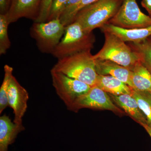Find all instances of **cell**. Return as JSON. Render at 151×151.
<instances>
[{
	"label": "cell",
	"instance_id": "3",
	"mask_svg": "<svg viewBox=\"0 0 151 151\" xmlns=\"http://www.w3.org/2000/svg\"><path fill=\"white\" fill-rule=\"evenodd\" d=\"M95 42V36L92 32H86L81 25L74 22L65 27L64 35L51 54L59 59L91 50Z\"/></svg>",
	"mask_w": 151,
	"mask_h": 151
},
{
	"label": "cell",
	"instance_id": "13",
	"mask_svg": "<svg viewBox=\"0 0 151 151\" xmlns=\"http://www.w3.org/2000/svg\"><path fill=\"white\" fill-rule=\"evenodd\" d=\"M23 125L12 122L8 116L0 117V151H8L9 146L14 142L18 134L24 130Z\"/></svg>",
	"mask_w": 151,
	"mask_h": 151
},
{
	"label": "cell",
	"instance_id": "16",
	"mask_svg": "<svg viewBox=\"0 0 151 151\" xmlns=\"http://www.w3.org/2000/svg\"><path fill=\"white\" fill-rule=\"evenodd\" d=\"M132 70V89L151 93V74L149 70L140 61L135 65Z\"/></svg>",
	"mask_w": 151,
	"mask_h": 151
},
{
	"label": "cell",
	"instance_id": "19",
	"mask_svg": "<svg viewBox=\"0 0 151 151\" xmlns=\"http://www.w3.org/2000/svg\"><path fill=\"white\" fill-rule=\"evenodd\" d=\"M4 76L2 84L0 88V114L7 108L8 105V92L11 81L13 77V68L9 65H6L4 67Z\"/></svg>",
	"mask_w": 151,
	"mask_h": 151
},
{
	"label": "cell",
	"instance_id": "25",
	"mask_svg": "<svg viewBox=\"0 0 151 151\" xmlns=\"http://www.w3.org/2000/svg\"><path fill=\"white\" fill-rule=\"evenodd\" d=\"M143 7L145 9L151 17V0H142L141 2Z\"/></svg>",
	"mask_w": 151,
	"mask_h": 151
},
{
	"label": "cell",
	"instance_id": "7",
	"mask_svg": "<svg viewBox=\"0 0 151 151\" xmlns=\"http://www.w3.org/2000/svg\"><path fill=\"white\" fill-rule=\"evenodd\" d=\"M123 28H141L151 26V17L143 13L136 0H123L116 14L108 22Z\"/></svg>",
	"mask_w": 151,
	"mask_h": 151
},
{
	"label": "cell",
	"instance_id": "2",
	"mask_svg": "<svg viewBox=\"0 0 151 151\" xmlns=\"http://www.w3.org/2000/svg\"><path fill=\"white\" fill-rule=\"evenodd\" d=\"M122 1L123 0H99L81 9L73 22H78L86 32H92L95 29L101 28L108 23L117 13Z\"/></svg>",
	"mask_w": 151,
	"mask_h": 151
},
{
	"label": "cell",
	"instance_id": "5",
	"mask_svg": "<svg viewBox=\"0 0 151 151\" xmlns=\"http://www.w3.org/2000/svg\"><path fill=\"white\" fill-rule=\"evenodd\" d=\"M65 28L60 19H57L46 22H34L30 32L39 50L52 54L64 35Z\"/></svg>",
	"mask_w": 151,
	"mask_h": 151
},
{
	"label": "cell",
	"instance_id": "24",
	"mask_svg": "<svg viewBox=\"0 0 151 151\" xmlns=\"http://www.w3.org/2000/svg\"><path fill=\"white\" fill-rule=\"evenodd\" d=\"M12 0H0V14L6 15L10 8Z\"/></svg>",
	"mask_w": 151,
	"mask_h": 151
},
{
	"label": "cell",
	"instance_id": "27",
	"mask_svg": "<svg viewBox=\"0 0 151 151\" xmlns=\"http://www.w3.org/2000/svg\"><path fill=\"white\" fill-rule=\"evenodd\" d=\"M141 126L144 127V129L146 130L151 138V127H149L147 124H142L141 125Z\"/></svg>",
	"mask_w": 151,
	"mask_h": 151
},
{
	"label": "cell",
	"instance_id": "14",
	"mask_svg": "<svg viewBox=\"0 0 151 151\" xmlns=\"http://www.w3.org/2000/svg\"><path fill=\"white\" fill-rule=\"evenodd\" d=\"M109 95L112 100L135 121L141 125L142 124H147L145 116L140 109L137 101L131 94L119 95L110 94Z\"/></svg>",
	"mask_w": 151,
	"mask_h": 151
},
{
	"label": "cell",
	"instance_id": "6",
	"mask_svg": "<svg viewBox=\"0 0 151 151\" xmlns=\"http://www.w3.org/2000/svg\"><path fill=\"white\" fill-rule=\"evenodd\" d=\"M50 73L52 86L57 94L70 111L78 98L86 94L92 87L84 82L52 69Z\"/></svg>",
	"mask_w": 151,
	"mask_h": 151
},
{
	"label": "cell",
	"instance_id": "22",
	"mask_svg": "<svg viewBox=\"0 0 151 151\" xmlns=\"http://www.w3.org/2000/svg\"><path fill=\"white\" fill-rule=\"evenodd\" d=\"M68 0H52L47 22L60 19L65 11Z\"/></svg>",
	"mask_w": 151,
	"mask_h": 151
},
{
	"label": "cell",
	"instance_id": "11",
	"mask_svg": "<svg viewBox=\"0 0 151 151\" xmlns=\"http://www.w3.org/2000/svg\"><path fill=\"white\" fill-rule=\"evenodd\" d=\"M95 60L96 72L98 75L113 76L132 88V70L111 60Z\"/></svg>",
	"mask_w": 151,
	"mask_h": 151
},
{
	"label": "cell",
	"instance_id": "4",
	"mask_svg": "<svg viewBox=\"0 0 151 151\" xmlns=\"http://www.w3.org/2000/svg\"><path fill=\"white\" fill-rule=\"evenodd\" d=\"M105 42L102 48L94 55V60H110L132 70L140 61L137 54L128 44L114 35L103 32Z\"/></svg>",
	"mask_w": 151,
	"mask_h": 151
},
{
	"label": "cell",
	"instance_id": "12",
	"mask_svg": "<svg viewBox=\"0 0 151 151\" xmlns=\"http://www.w3.org/2000/svg\"><path fill=\"white\" fill-rule=\"evenodd\" d=\"M100 29L103 32L111 33L124 42H139L151 36V26L141 28L128 29L107 23Z\"/></svg>",
	"mask_w": 151,
	"mask_h": 151
},
{
	"label": "cell",
	"instance_id": "18",
	"mask_svg": "<svg viewBox=\"0 0 151 151\" xmlns=\"http://www.w3.org/2000/svg\"><path fill=\"white\" fill-rule=\"evenodd\" d=\"M131 94L137 101L140 109L145 116L147 125L151 127V93L132 89Z\"/></svg>",
	"mask_w": 151,
	"mask_h": 151
},
{
	"label": "cell",
	"instance_id": "8",
	"mask_svg": "<svg viewBox=\"0 0 151 151\" xmlns=\"http://www.w3.org/2000/svg\"><path fill=\"white\" fill-rule=\"evenodd\" d=\"M83 108L109 110L116 113H123L112 101L108 93L97 85L92 86L86 94L78 98L73 105L72 111H76Z\"/></svg>",
	"mask_w": 151,
	"mask_h": 151
},
{
	"label": "cell",
	"instance_id": "1",
	"mask_svg": "<svg viewBox=\"0 0 151 151\" xmlns=\"http://www.w3.org/2000/svg\"><path fill=\"white\" fill-rule=\"evenodd\" d=\"M52 70L93 86L96 85L98 74L95 60L91 50L58 59Z\"/></svg>",
	"mask_w": 151,
	"mask_h": 151
},
{
	"label": "cell",
	"instance_id": "26",
	"mask_svg": "<svg viewBox=\"0 0 151 151\" xmlns=\"http://www.w3.org/2000/svg\"><path fill=\"white\" fill-rule=\"evenodd\" d=\"M81 1V0H68L66 8H65L64 12L70 9L73 7L75 6L78 4H79Z\"/></svg>",
	"mask_w": 151,
	"mask_h": 151
},
{
	"label": "cell",
	"instance_id": "23",
	"mask_svg": "<svg viewBox=\"0 0 151 151\" xmlns=\"http://www.w3.org/2000/svg\"><path fill=\"white\" fill-rule=\"evenodd\" d=\"M52 0H42L39 13L35 22H46Z\"/></svg>",
	"mask_w": 151,
	"mask_h": 151
},
{
	"label": "cell",
	"instance_id": "17",
	"mask_svg": "<svg viewBox=\"0 0 151 151\" xmlns=\"http://www.w3.org/2000/svg\"><path fill=\"white\" fill-rule=\"evenodd\" d=\"M137 54L140 61L151 74V36L138 42L128 44Z\"/></svg>",
	"mask_w": 151,
	"mask_h": 151
},
{
	"label": "cell",
	"instance_id": "20",
	"mask_svg": "<svg viewBox=\"0 0 151 151\" xmlns=\"http://www.w3.org/2000/svg\"><path fill=\"white\" fill-rule=\"evenodd\" d=\"M9 23L6 15L0 14V54H5L10 47L8 29Z\"/></svg>",
	"mask_w": 151,
	"mask_h": 151
},
{
	"label": "cell",
	"instance_id": "21",
	"mask_svg": "<svg viewBox=\"0 0 151 151\" xmlns=\"http://www.w3.org/2000/svg\"><path fill=\"white\" fill-rule=\"evenodd\" d=\"M98 1L99 0H81L77 5L63 13L60 18V21L65 27L67 26L73 22L76 14L81 9Z\"/></svg>",
	"mask_w": 151,
	"mask_h": 151
},
{
	"label": "cell",
	"instance_id": "15",
	"mask_svg": "<svg viewBox=\"0 0 151 151\" xmlns=\"http://www.w3.org/2000/svg\"><path fill=\"white\" fill-rule=\"evenodd\" d=\"M95 85L114 95L131 94L133 89L123 81L110 76L98 75Z\"/></svg>",
	"mask_w": 151,
	"mask_h": 151
},
{
	"label": "cell",
	"instance_id": "9",
	"mask_svg": "<svg viewBox=\"0 0 151 151\" xmlns=\"http://www.w3.org/2000/svg\"><path fill=\"white\" fill-rule=\"evenodd\" d=\"M29 98L26 89L21 85L14 76L13 77L8 92V105L13 110L15 124L22 125V118L27 111Z\"/></svg>",
	"mask_w": 151,
	"mask_h": 151
},
{
	"label": "cell",
	"instance_id": "10",
	"mask_svg": "<svg viewBox=\"0 0 151 151\" xmlns=\"http://www.w3.org/2000/svg\"><path fill=\"white\" fill-rule=\"evenodd\" d=\"M42 0H12L10 8L6 15L9 24L22 18L35 21L39 13Z\"/></svg>",
	"mask_w": 151,
	"mask_h": 151
}]
</instances>
